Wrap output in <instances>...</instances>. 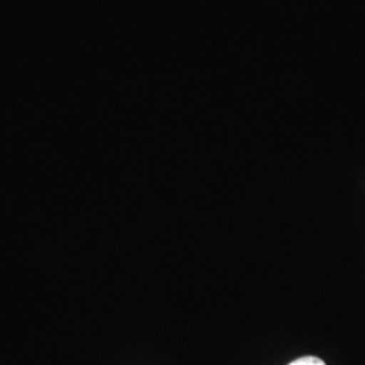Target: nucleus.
<instances>
[{
	"instance_id": "obj_1",
	"label": "nucleus",
	"mask_w": 365,
	"mask_h": 365,
	"mask_svg": "<svg viewBox=\"0 0 365 365\" xmlns=\"http://www.w3.org/2000/svg\"><path fill=\"white\" fill-rule=\"evenodd\" d=\"M289 365H327L321 359L314 357V356H306V357H300L298 360H295L294 363Z\"/></svg>"
}]
</instances>
